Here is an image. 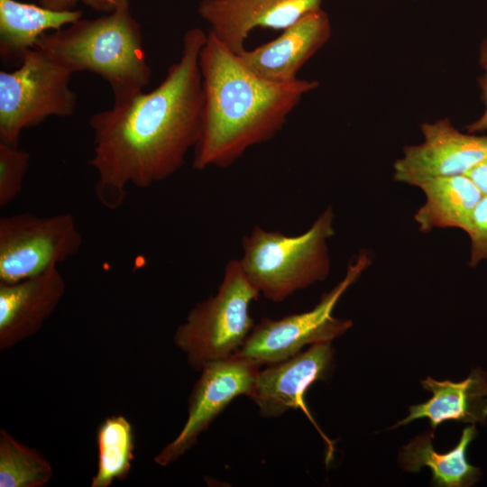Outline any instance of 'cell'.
I'll use <instances>...</instances> for the list:
<instances>
[{
  "mask_svg": "<svg viewBox=\"0 0 487 487\" xmlns=\"http://www.w3.org/2000/svg\"><path fill=\"white\" fill-rule=\"evenodd\" d=\"M259 296L239 260H230L216 293L193 307L174 334L192 369L200 371L240 349L254 326L250 306Z\"/></svg>",
  "mask_w": 487,
  "mask_h": 487,
  "instance_id": "5",
  "label": "cell"
},
{
  "mask_svg": "<svg viewBox=\"0 0 487 487\" xmlns=\"http://www.w3.org/2000/svg\"><path fill=\"white\" fill-rule=\"evenodd\" d=\"M474 425L463 429L457 445L446 453L434 449V430L422 433L404 446L399 456L405 471L418 473L428 467L432 473L431 484L438 487H469L482 477L480 468L472 465L466 458V450L476 437Z\"/></svg>",
  "mask_w": 487,
  "mask_h": 487,
  "instance_id": "16",
  "label": "cell"
},
{
  "mask_svg": "<svg viewBox=\"0 0 487 487\" xmlns=\"http://www.w3.org/2000/svg\"><path fill=\"white\" fill-rule=\"evenodd\" d=\"M203 110L193 149L197 170L227 168L248 149L272 140L317 80L264 79L248 69L237 54L207 32L199 53Z\"/></svg>",
  "mask_w": 487,
  "mask_h": 487,
  "instance_id": "2",
  "label": "cell"
},
{
  "mask_svg": "<svg viewBox=\"0 0 487 487\" xmlns=\"http://www.w3.org/2000/svg\"><path fill=\"white\" fill-rule=\"evenodd\" d=\"M371 264L366 252H361L351 262L342 280L310 310L279 319L262 317L233 355L259 367L283 362L300 352L306 345L331 343L353 325L349 319L333 316L337 301Z\"/></svg>",
  "mask_w": 487,
  "mask_h": 487,
  "instance_id": "7",
  "label": "cell"
},
{
  "mask_svg": "<svg viewBox=\"0 0 487 487\" xmlns=\"http://www.w3.org/2000/svg\"><path fill=\"white\" fill-rule=\"evenodd\" d=\"M73 73L37 48L26 51L16 69L0 71V142L19 146L24 129L50 116H70L77 95Z\"/></svg>",
  "mask_w": 487,
  "mask_h": 487,
  "instance_id": "6",
  "label": "cell"
},
{
  "mask_svg": "<svg viewBox=\"0 0 487 487\" xmlns=\"http://www.w3.org/2000/svg\"><path fill=\"white\" fill-rule=\"evenodd\" d=\"M52 476L53 468L40 451L0 429V487H43Z\"/></svg>",
  "mask_w": 487,
  "mask_h": 487,
  "instance_id": "20",
  "label": "cell"
},
{
  "mask_svg": "<svg viewBox=\"0 0 487 487\" xmlns=\"http://www.w3.org/2000/svg\"><path fill=\"white\" fill-rule=\"evenodd\" d=\"M34 48L73 74L89 71L102 78L114 102L143 91L151 81L141 25L129 3L100 17L80 18L67 28L43 33Z\"/></svg>",
  "mask_w": 487,
  "mask_h": 487,
  "instance_id": "3",
  "label": "cell"
},
{
  "mask_svg": "<svg viewBox=\"0 0 487 487\" xmlns=\"http://www.w3.org/2000/svg\"><path fill=\"white\" fill-rule=\"evenodd\" d=\"M480 64L484 70L483 75L479 78V84L482 88L485 109L478 120L466 126V131L470 133L487 130V38L483 40L481 46Z\"/></svg>",
  "mask_w": 487,
  "mask_h": 487,
  "instance_id": "24",
  "label": "cell"
},
{
  "mask_svg": "<svg viewBox=\"0 0 487 487\" xmlns=\"http://www.w3.org/2000/svg\"><path fill=\"white\" fill-rule=\"evenodd\" d=\"M260 368L235 356L203 367L188 399L187 420L177 436L154 456L155 464L165 467L177 461L234 399L251 397Z\"/></svg>",
  "mask_w": 487,
  "mask_h": 487,
  "instance_id": "9",
  "label": "cell"
},
{
  "mask_svg": "<svg viewBox=\"0 0 487 487\" xmlns=\"http://www.w3.org/2000/svg\"><path fill=\"white\" fill-rule=\"evenodd\" d=\"M65 290L58 267L17 282H0V350L34 335L55 311Z\"/></svg>",
  "mask_w": 487,
  "mask_h": 487,
  "instance_id": "13",
  "label": "cell"
},
{
  "mask_svg": "<svg viewBox=\"0 0 487 487\" xmlns=\"http://www.w3.org/2000/svg\"><path fill=\"white\" fill-rule=\"evenodd\" d=\"M207 40L202 29L188 30L179 60L156 87L114 102L89 118L94 133L89 165L96 172L95 194L104 207L119 208L130 185L147 188L169 179L195 148L203 110L198 59Z\"/></svg>",
  "mask_w": 487,
  "mask_h": 487,
  "instance_id": "1",
  "label": "cell"
},
{
  "mask_svg": "<svg viewBox=\"0 0 487 487\" xmlns=\"http://www.w3.org/2000/svg\"><path fill=\"white\" fill-rule=\"evenodd\" d=\"M97 467L91 487H109L125 481L134 460V433L132 423L122 415L106 418L96 430Z\"/></svg>",
  "mask_w": 487,
  "mask_h": 487,
  "instance_id": "19",
  "label": "cell"
},
{
  "mask_svg": "<svg viewBox=\"0 0 487 487\" xmlns=\"http://www.w3.org/2000/svg\"><path fill=\"white\" fill-rule=\"evenodd\" d=\"M334 216L333 208L327 207L298 235L255 225L243 237L238 260L260 295L279 303L326 279L330 271L327 243L335 234Z\"/></svg>",
  "mask_w": 487,
  "mask_h": 487,
  "instance_id": "4",
  "label": "cell"
},
{
  "mask_svg": "<svg viewBox=\"0 0 487 487\" xmlns=\"http://www.w3.org/2000/svg\"><path fill=\"white\" fill-rule=\"evenodd\" d=\"M40 5L55 11H70L82 3L97 12L112 13L129 0H38Z\"/></svg>",
  "mask_w": 487,
  "mask_h": 487,
  "instance_id": "23",
  "label": "cell"
},
{
  "mask_svg": "<svg viewBox=\"0 0 487 487\" xmlns=\"http://www.w3.org/2000/svg\"><path fill=\"white\" fill-rule=\"evenodd\" d=\"M421 385L432 397L410 406L409 415L391 428L420 418H427L433 430L445 421L487 423V373L482 369H473L461 381L427 377Z\"/></svg>",
  "mask_w": 487,
  "mask_h": 487,
  "instance_id": "15",
  "label": "cell"
},
{
  "mask_svg": "<svg viewBox=\"0 0 487 487\" xmlns=\"http://www.w3.org/2000/svg\"><path fill=\"white\" fill-rule=\"evenodd\" d=\"M30 154L0 142V207L12 203L21 193L30 165Z\"/></svg>",
  "mask_w": 487,
  "mask_h": 487,
  "instance_id": "21",
  "label": "cell"
},
{
  "mask_svg": "<svg viewBox=\"0 0 487 487\" xmlns=\"http://www.w3.org/2000/svg\"><path fill=\"white\" fill-rule=\"evenodd\" d=\"M464 175L474 183L482 196L487 195V158L473 167Z\"/></svg>",
  "mask_w": 487,
  "mask_h": 487,
  "instance_id": "25",
  "label": "cell"
},
{
  "mask_svg": "<svg viewBox=\"0 0 487 487\" xmlns=\"http://www.w3.org/2000/svg\"><path fill=\"white\" fill-rule=\"evenodd\" d=\"M83 236L69 213L39 216L19 213L0 218V282L44 273L75 256Z\"/></svg>",
  "mask_w": 487,
  "mask_h": 487,
  "instance_id": "8",
  "label": "cell"
},
{
  "mask_svg": "<svg viewBox=\"0 0 487 487\" xmlns=\"http://www.w3.org/2000/svg\"><path fill=\"white\" fill-rule=\"evenodd\" d=\"M332 25L321 7L281 30L272 41L237 54L242 63L257 76L274 82L299 78L303 66L329 41Z\"/></svg>",
  "mask_w": 487,
  "mask_h": 487,
  "instance_id": "12",
  "label": "cell"
},
{
  "mask_svg": "<svg viewBox=\"0 0 487 487\" xmlns=\"http://www.w3.org/2000/svg\"><path fill=\"white\" fill-rule=\"evenodd\" d=\"M323 0H201L198 15L209 33L239 54L256 28L283 30L306 14L322 7Z\"/></svg>",
  "mask_w": 487,
  "mask_h": 487,
  "instance_id": "11",
  "label": "cell"
},
{
  "mask_svg": "<svg viewBox=\"0 0 487 487\" xmlns=\"http://www.w3.org/2000/svg\"><path fill=\"white\" fill-rule=\"evenodd\" d=\"M418 188L426 198L414 216L421 232L428 233L436 228H458L466 232L482 197L466 175L434 178Z\"/></svg>",
  "mask_w": 487,
  "mask_h": 487,
  "instance_id": "18",
  "label": "cell"
},
{
  "mask_svg": "<svg viewBox=\"0 0 487 487\" xmlns=\"http://www.w3.org/2000/svg\"><path fill=\"white\" fill-rule=\"evenodd\" d=\"M423 141L403 148L393 164L397 182L418 187L438 177L464 175L487 158V136L464 133L448 118L424 123Z\"/></svg>",
  "mask_w": 487,
  "mask_h": 487,
  "instance_id": "10",
  "label": "cell"
},
{
  "mask_svg": "<svg viewBox=\"0 0 487 487\" xmlns=\"http://www.w3.org/2000/svg\"><path fill=\"white\" fill-rule=\"evenodd\" d=\"M465 233L471 240L469 266L487 261V195L482 196L476 205Z\"/></svg>",
  "mask_w": 487,
  "mask_h": 487,
  "instance_id": "22",
  "label": "cell"
},
{
  "mask_svg": "<svg viewBox=\"0 0 487 487\" xmlns=\"http://www.w3.org/2000/svg\"><path fill=\"white\" fill-rule=\"evenodd\" d=\"M333 360L331 343L312 345L305 352L260 370L250 398L262 416L279 417L302 404L307 390L328 375Z\"/></svg>",
  "mask_w": 487,
  "mask_h": 487,
  "instance_id": "14",
  "label": "cell"
},
{
  "mask_svg": "<svg viewBox=\"0 0 487 487\" xmlns=\"http://www.w3.org/2000/svg\"><path fill=\"white\" fill-rule=\"evenodd\" d=\"M81 10L55 11L16 0H0V56L3 62L21 63L26 51L48 32L80 19Z\"/></svg>",
  "mask_w": 487,
  "mask_h": 487,
  "instance_id": "17",
  "label": "cell"
}]
</instances>
